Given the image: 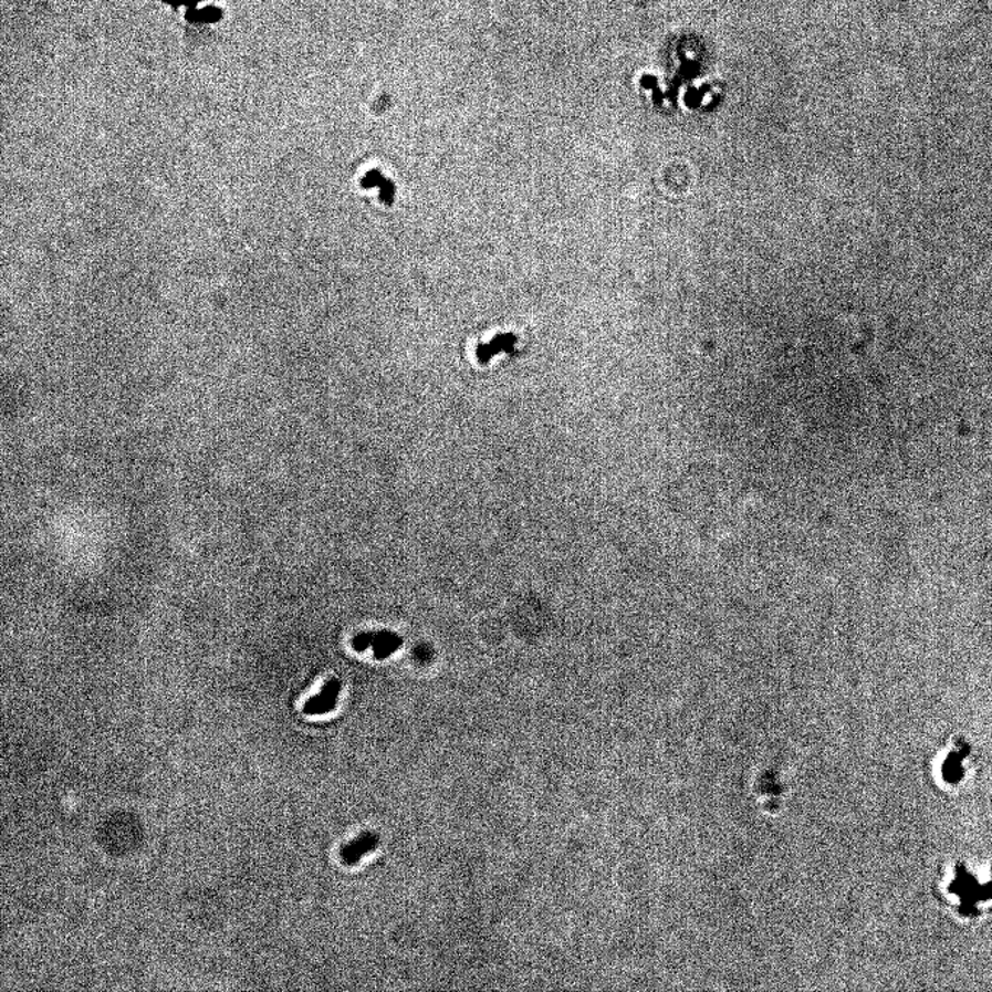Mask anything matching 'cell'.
<instances>
[{
  "label": "cell",
  "mask_w": 992,
  "mask_h": 992,
  "mask_svg": "<svg viewBox=\"0 0 992 992\" xmlns=\"http://www.w3.org/2000/svg\"><path fill=\"white\" fill-rule=\"evenodd\" d=\"M405 644L401 635L389 629L368 630L356 634L352 638L351 646L356 652L373 651L375 660H386L397 652Z\"/></svg>",
  "instance_id": "1"
},
{
  "label": "cell",
  "mask_w": 992,
  "mask_h": 992,
  "mask_svg": "<svg viewBox=\"0 0 992 992\" xmlns=\"http://www.w3.org/2000/svg\"><path fill=\"white\" fill-rule=\"evenodd\" d=\"M341 692L342 681L340 679L328 680L319 695L305 702L303 712L307 717L326 716V713L332 712L337 707Z\"/></svg>",
  "instance_id": "2"
},
{
  "label": "cell",
  "mask_w": 992,
  "mask_h": 992,
  "mask_svg": "<svg viewBox=\"0 0 992 992\" xmlns=\"http://www.w3.org/2000/svg\"><path fill=\"white\" fill-rule=\"evenodd\" d=\"M379 843V837L374 833H365L363 836L356 837L354 842L342 848L341 859L347 866L358 864L365 855L374 852Z\"/></svg>",
  "instance_id": "3"
}]
</instances>
